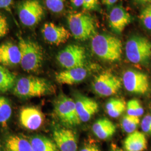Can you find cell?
Instances as JSON below:
<instances>
[{"instance_id": "obj_20", "label": "cell", "mask_w": 151, "mask_h": 151, "mask_svg": "<svg viewBox=\"0 0 151 151\" xmlns=\"http://www.w3.org/2000/svg\"><path fill=\"white\" fill-rule=\"evenodd\" d=\"M6 151H33L29 140L18 135H11L5 142Z\"/></svg>"}, {"instance_id": "obj_16", "label": "cell", "mask_w": 151, "mask_h": 151, "mask_svg": "<svg viewBox=\"0 0 151 151\" xmlns=\"http://www.w3.org/2000/svg\"><path fill=\"white\" fill-rule=\"evenodd\" d=\"M75 101L77 113L81 122H87L99 111L97 102L91 98L76 95Z\"/></svg>"}, {"instance_id": "obj_29", "label": "cell", "mask_w": 151, "mask_h": 151, "mask_svg": "<svg viewBox=\"0 0 151 151\" xmlns=\"http://www.w3.org/2000/svg\"><path fill=\"white\" fill-rule=\"evenodd\" d=\"M10 30V25L7 17L0 14V39L5 37Z\"/></svg>"}, {"instance_id": "obj_12", "label": "cell", "mask_w": 151, "mask_h": 151, "mask_svg": "<svg viewBox=\"0 0 151 151\" xmlns=\"http://www.w3.org/2000/svg\"><path fill=\"white\" fill-rule=\"evenodd\" d=\"M53 139L60 151H77L75 133L66 128H57L53 132Z\"/></svg>"}, {"instance_id": "obj_33", "label": "cell", "mask_w": 151, "mask_h": 151, "mask_svg": "<svg viewBox=\"0 0 151 151\" xmlns=\"http://www.w3.org/2000/svg\"><path fill=\"white\" fill-rule=\"evenodd\" d=\"M103 4L106 6V7L110 9H111L114 5L117 2L118 0H101Z\"/></svg>"}, {"instance_id": "obj_4", "label": "cell", "mask_w": 151, "mask_h": 151, "mask_svg": "<svg viewBox=\"0 0 151 151\" xmlns=\"http://www.w3.org/2000/svg\"><path fill=\"white\" fill-rule=\"evenodd\" d=\"M68 27L76 39L85 41L95 36L96 27L92 17L88 15L75 12L67 16Z\"/></svg>"}, {"instance_id": "obj_15", "label": "cell", "mask_w": 151, "mask_h": 151, "mask_svg": "<svg viewBox=\"0 0 151 151\" xmlns=\"http://www.w3.org/2000/svg\"><path fill=\"white\" fill-rule=\"evenodd\" d=\"M21 52L18 45L7 42L0 45V65L14 67L20 64Z\"/></svg>"}, {"instance_id": "obj_9", "label": "cell", "mask_w": 151, "mask_h": 151, "mask_svg": "<svg viewBox=\"0 0 151 151\" xmlns=\"http://www.w3.org/2000/svg\"><path fill=\"white\" fill-rule=\"evenodd\" d=\"M122 86L121 80L110 72H104L97 76L93 82V90L98 95L108 97L119 91Z\"/></svg>"}, {"instance_id": "obj_23", "label": "cell", "mask_w": 151, "mask_h": 151, "mask_svg": "<svg viewBox=\"0 0 151 151\" xmlns=\"http://www.w3.org/2000/svg\"><path fill=\"white\" fill-rule=\"evenodd\" d=\"M126 108L125 103L119 99H111L108 101L106 105L107 113L114 118L119 117L124 113Z\"/></svg>"}, {"instance_id": "obj_11", "label": "cell", "mask_w": 151, "mask_h": 151, "mask_svg": "<svg viewBox=\"0 0 151 151\" xmlns=\"http://www.w3.org/2000/svg\"><path fill=\"white\" fill-rule=\"evenodd\" d=\"M42 33L45 42L56 45L66 43L70 37V32L65 27L52 22L45 23L42 27Z\"/></svg>"}, {"instance_id": "obj_21", "label": "cell", "mask_w": 151, "mask_h": 151, "mask_svg": "<svg viewBox=\"0 0 151 151\" xmlns=\"http://www.w3.org/2000/svg\"><path fill=\"white\" fill-rule=\"evenodd\" d=\"M33 151H58L55 143L47 137L35 135L30 139Z\"/></svg>"}, {"instance_id": "obj_7", "label": "cell", "mask_w": 151, "mask_h": 151, "mask_svg": "<svg viewBox=\"0 0 151 151\" xmlns=\"http://www.w3.org/2000/svg\"><path fill=\"white\" fill-rule=\"evenodd\" d=\"M54 111L60 121L67 126H76L81 123L75 101L72 98L61 95L54 103Z\"/></svg>"}, {"instance_id": "obj_17", "label": "cell", "mask_w": 151, "mask_h": 151, "mask_svg": "<svg viewBox=\"0 0 151 151\" xmlns=\"http://www.w3.org/2000/svg\"><path fill=\"white\" fill-rule=\"evenodd\" d=\"M88 73V70L85 66L76 67L60 72L55 76V80L60 84L72 85L83 81Z\"/></svg>"}, {"instance_id": "obj_37", "label": "cell", "mask_w": 151, "mask_h": 151, "mask_svg": "<svg viewBox=\"0 0 151 151\" xmlns=\"http://www.w3.org/2000/svg\"><path fill=\"white\" fill-rule=\"evenodd\" d=\"M113 151H124L122 149H119V148H117V149H115V150H114Z\"/></svg>"}, {"instance_id": "obj_35", "label": "cell", "mask_w": 151, "mask_h": 151, "mask_svg": "<svg viewBox=\"0 0 151 151\" xmlns=\"http://www.w3.org/2000/svg\"><path fill=\"white\" fill-rule=\"evenodd\" d=\"M71 5L73 7L77 8L83 6L84 0H70Z\"/></svg>"}, {"instance_id": "obj_22", "label": "cell", "mask_w": 151, "mask_h": 151, "mask_svg": "<svg viewBox=\"0 0 151 151\" xmlns=\"http://www.w3.org/2000/svg\"><path fill=\"white\" fill-rule=\"evenodd\" d=\"M16 82L15 75L5 67L0 65V92L10 91L14 87Z\"/></svg>"}, {"instance_id": "obj_25", "label": "cell", "mask_w": 151, "mask_h": 151, "mask_svg": "<svg viewBox=\"0 0 151 151\" xmlns=\"http://www.w3.org/2000/svg\"><path fill=\"white\" fill-rule=\"evenodd\" d=\"M11 114L12 108L9 101L5 97L0 96V124L5 125Z\"/></svg>"}, {"instance_id": "obj_36", "label": "cell", "mask_w": 151, "mask_h": 151, "mask_svg": "<svg viewBox=\"0 0 151 151\" xmlns=\"http://www.w3.org/2000/svg\"><path fill=\"white\" fill-rule=\"evenodd\" d=\"M135 1L139 4H146L151 2V0H135Z\"/></svg>"}, {"instance_id": "obj_18", "label": "cell", "mask_w": 151, "mask_h": 151, "mask_svg": "<svg viewBox=\"0 0 151 151\" xmlns=\"http://www.w3.org/2000/svg\"><path fill=\"white\" fill-rule=\"evenodd\" d=\"M126 151H144L147 147V140L144 133L135 131L128 135L124 141Z\"/></svg>"}, {"instance_id": "obj_2", "label": "cell", "mask_w": 151, "mask_h": 151, "mask_svg": "<svg viewBox=\"0 0 151 151\" xmlns=\"http://www.w3.org/2000/svg\"><path fill=\"white\" fill-rule=\"evenodd\" d=\"M18 45L21 52L20 65L28 72H35L40 69L44 60V52L37 42L18 35Z\"/></svg>"}, {"instance_id": "obj_38", "label": "cell", "mask_w": 151, "mask_h": 151, "mask_svg": "<svg viewBox=\"0 0 151 151\" xmlns=\"http://www.w3.org/2000/svg\"><path fill=\"white\" fill-rule=\"evenodd\" d=\"M1 151V140H0V151Z\"/></svg>"}, {"instance_id": "obj_8", "label": "cell", "mask_w": 151, "mask_h": 151, "mask_svg": "<svg viewBox=\"0 0 151 151\" xmlns=\"http://www.w3.org/2000/svg\"><path fill=\"white\" fill-rule=\"evenodd\" d=\"M57 60L65 70L83 67L86 60L85 49L78 45H69L58 53Z\"/></svg>"}, {"instance_id": "obj_27", "label": "cell", "mask_w": 151, "mask_h": 151, "mask_svg": "<svg viewBox=\"0 0 151 151\" xmlns=\"http://www.w3.org/2000/svg\"><path fill=\"white\" fill-rule=\"evenodd\" d=\"M65 0H45L47 9L54 13H60L65 9Z\"/></svg>"}, {"instance_id": "obj_1", "label": "cell", "mask_w": 151, "mask_h": 151, "mask_svg": "<svg viewBox=\"0 0 151 151\" xmlns=\"http://www.w3.org/2000/svg\"><path fill=\"white\" fill-rule=\"evenodd\" d=\"M91 48L100 59L108 62L119 60L122 54V43L119 38L108 34H97L92 38Z\"/></svg>"}, {"instance_id": "obj_30", "label": "cell", "mask_w": 151, "mask_h": 151, "mask_svg": "<svg viewBox=\"0 0 151 151\" xmlns=\"http://www.w3.org/2000/svg\"><path fill=\"white\" fill-rule=\"evenodd\" d=\"M82 7L85 11L97 10L99 8V0H84Z\"/></svg>"}, {"instance_id": "obj_5", "label": "cell", "mask_w": 151, "mask_h": 151, "mask_svg": "<svg viewBox=\"0 0 151 151\" xmlns=\"http://www.w3.org/2000/svg\"><path fill=\"white\" fill-rule=\"evenodd\" d=\"M125 54L128 60L135 65H148L151 58V42L141 36H133L125 45Z\"/></svg>"}, {"instance_id": "obj_6", "label": "cell", "mask_w": 151, "mask_h": 151, "mask_svg": "<svg viewBox=\"0 0 151 151\" xmlns=\"http://www.w3.org/2000/svg\"><path fill=\"white\" fill-rule=\"evenodd\" d=\"M19 19L26 27L37 25L43 18L44 8L40 0H24L17 5Z\"/></svg>"}, {"instance_id": "obj_28", "label": "cell", "mask_w": 151, "mask_h": 151, "mask_svg": "<svg viewBox=\"0 0 151 151\" xmlns=\"http://www.w3.org/2000/svg\"><path fill=\"white\" fill-rule=\"evenodd\" d=\"M140 19L145 27L151 31V4L147 6L141 12Z\"/></svg>"}, {"instance_id": "obj_3", "label": "cell", "mask_w": 151, "mask_h": 151, "mask_svg": "<svg viewBox=\"0 0 151 151\" xmlns=\"http://www.w3.org/2000/svg\"><path fill=\"white\" fill-rule=\"evenodd\" d=\"M53 91L52 86L43 78L34 76L22 77L16 81L14 93L23 99L41 97Z\"/></svg>"}, {"instance_id": "obj_26", "label": "cell", "mask_w": 151, "mask_h": 151, "mask_svg": "<svg viewBox=\"0 0 151 151\" xmlns=\"http://www.w3.org/2000/svg\"><path fill=\"white\" fill-rule=\"evenodd\" d=\"M127 111L128 115L140 117L144 113V109L139 101L134 99L127 103Z\"/></svg>"}, {"instance_id": "obj_14", "label": "cell", "mask_w": 151, "mask_h": 151, "mask_svg": "<svg viewBox=\"0 0 151 151\" xmlns=\"http://www.w3.org/2000/svg\"><path fill=\"white\" fill-rule=\"evenodd\" d=\"M20 122L25 128L30 130H35L40 128L43 123V114L38 108H24L20 113Z\"/></svg>"}, {"instance_id": "obj_10", "label": "cell", "mask_w": 151, "mask_h": 151, "mask_svg": "<svg viewBox=\"0 0 151 151\" xmlns=\"http://www.w3.org/2000/svg\"><path fill=\"white\" fill-rule=\"evenodd\" d=\"M123 83L126 90L132 93L144 95L150 90L148 76L138 70H126L123 76Z\"/></svg>"}, {"instance_id": "obj_24", "label": "cell", "mask_w": 151, "mask_h": 151, "mask_svg": "<svg viewBox=\"0 0 151 151\" xmlns=\"http://www.w3.org/2000/svg\"><path fill=\"white\" fill-rule=\"evenodd\" d=\"M140 123L139 117L126 115L122 120V127L124 132L127 133H132L136 131Z\"/></svg>"}, {"instance_id": "obj_34", "label": "cell", "mask_w": 151, "mask_h": 151, "mask_svg": "<svg viewBox=\"0 0 151 151\" xmlns=\"http://www.w3.org/2000/svg\"><path fill=\"white\" fill-rule=\"evenodd\" d=\"M80 151H101L97 147L92 145H87L83 147Z\"/></svg>"}, {"instance_id": "obj_32", "label": "cell", "mask_w": 151, "mask_h": 151, "mask_svg": "<svg viewBox=\"0 0 151 151\" xmlns=\"http://www.w3.org/2000/svg\"><path fill=\"white\" fill-rule=\"evenodd\" d=\"M13 0H0V9H5L8 11H11V6Z\"/></svg>"}, {"instance_id": "obj_13", "label": "cell", "mask_w": 151, "mask_h": 151, "mask_svg": "<svg viewBox=\"0 0 151 151\" xmlns=\"http://www.w3.org/2000/svg\"><path fill=\"white\" fill-rule=\"evenodd\" d=\"M132 21L129 14L122 6L114 7L110 12L109 22L110 27L116 34H121Z\"/></svg>"}, {"instance_id": "obj_19", "label": "cell", "mask_w": 151, "mask_h": 151, "mask_svg": "<svg viewBox=\"0 0 151 151\" xmlns=\"http://www.w3.org/2000/svg\"><path fill=\"white\" fill-rule=\"evenodd\" d=\"M92 131L98 138L106 140L114 135L116 132V127L109 119H100L93 124Z\"/></svg>"}, {"instance_id": "obj_31", "label": "cell", "mask_w": 151, "mask_h": 151, "mask_svg": "<svg viewBox=\"0 0 151 151\" xmlns=\"http://www.w3.org/2000/svg\"><path fill=\"white\" fill-rule=\"evenodd\" d=\"M140 125L143 132L151 134V115H146L142 119Z\"/></svg>"}]
</instances>
